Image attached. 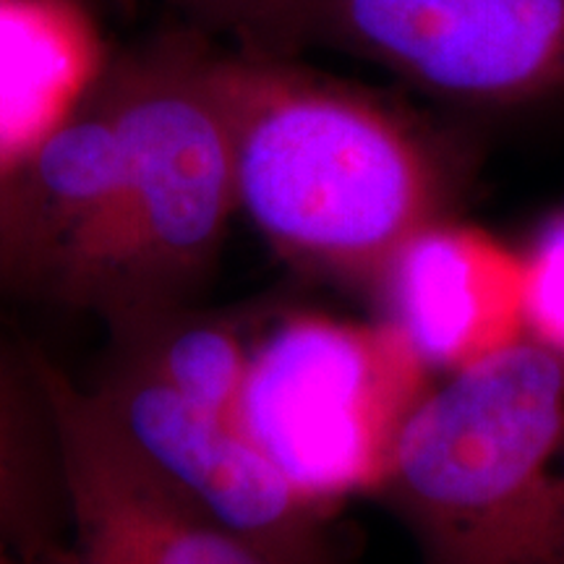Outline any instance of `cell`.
<instances>
[{
  "label": "cell",
  "instance_id": "1",
  "mask_svg": "<svg viewBox=\"0 0 564 564\" xmlns=\"http://www.w3.org/2000/svg\"><path fill=\"white\" fill-rule=\"evenodd\" d=\"M238 212L301 272L377 288L415 232L447 220L440 147L382 102L295 70L215 66Z\"/></svg>",
  "mask_w": 564,
  "mask_h": 564
},
{
  "label": "cell",
  "instance_id": "11",
  "mask_svg": "<svg viewBox=\"0 0 564 564\" xmlns=\"http://www.w3.org/2000/svg\"><path fill=\"white\" fill-rule=\"evenodd\" d=\"M110 348L144 366L194 403L238 419V400L259 329L251 314L196 303L154 308L108 324Z\"/></svg>",
  "mask_w": 564,
  "mask_h": 564
},
{
  "label": "cell",
  "instance_id": "2",
  "mask_svg": "<svg viewBox=\"0 0 564 564\" xmlns=\"http://www.w3.org/2000/svg\"><path fill=\"white\" fill-rule=\"evenodd\" d=\"M377 497L419 564H564V356L520 337L444 373Z\"/></svg>",
  "mask_w": 564,
  "mask_h": 564
},
{
  "label": "cell",
  "instance_id": "13",
  "mask_svg": "<svg viewBox=\"0 0 564 564\" xmlns=\"http://www.w3.org/2000/svg\"><path fill=\"white\" fill-rule=\"evenodd\" d=\"M181 3H194L199 9H238L246 0H181ZM257 3H264V0H257ZM274 3H280V0H274Z\"/></svg>",
  "mask_w": 564,
  "mask_h": 564
},
{
  "label": "cell",
  "instance_id": "7",
  "mask_svg": "<svg viewBox=\"0 0 564 564\" xmlns=\"http://www.w3.org/2000/svg\"><path fill=\"white\" fill-rule=\"evenodd\" d=\"M42 377L58 423L68 533L30 564H288L204 514L152 474L47 350Z\"/></svg>",
  "mask_w": 564,
  "mask_h": 564
},
{
  "label": "cell",
  "instance_id": "3",
  "mask_svg": "<svg viewBox=\"0 0 564 564\" xmlns=\"http://www.w3.org/2000/svg\"><path fill=\"white\" fill-rule=\"evenodd\" d=\"M123 175L108 253L84 308L105 324L194 303L238 212L215 68H150L105 84Z\"/></svg>",
  "mask_w": 564,
  "mask_h": 564
},
{
  "label": "cell",
  "instance_id": "8",
  "mask_svg": "<svg viewBox=\"0 0 564 564\" xmlns=\"http://www.w3.org/2000/svg\"><path fill=\"white\" fill-rule=\"evenodd\" d=\"M384 322L434 373H453L525 337L523 253L440 220L408 241L377 288Z\"/></svg>",
  "mask_w": 564,
  "mask_h": 564
},
{
  "label": "cell",
  "instance_id": "5",
  "mask_svg": "<svg viewBox=\"0 0 564 564\" xmlns=\"http://www.w3.org/2000/svg\"><path fill=\"white\" fill-rule=\"evenodd\" d=\"M84 387L131 453L215 523L288 564H345L329 512L274 470L236 415L194 403L112 348Z\"/></svg>",
  "mask_w": 564,
  "mask_h": 564
},
{
  "label": "cell",
  "instance_id": "9",
  "mask_svg": "<svg viewBox=\"0 0 564 564\" xmlns=\"http://www.w3.org/2000/svg\"><path fill=\"white\" fill-rule=\"evenodd\" d=\"M100 82V34L76 0H0V147L13 162Z\"/></svg>",
  "mask_w": 564,
  "mask_h": 564
},
{
  "label": "cell",
  "instance_id": "14",
  "mask_svg": "<svg viewBox=\"0 0 564 564\" xmlns=\"http://www.w3.org/2000/svg\"><path fill=\"white\" fill-rule=\"evenodd\" d=\"M0 564H21V562L17 560V556H13V554L9 552V549L0 546Z\"/></svg>",
  "mask_w": 564,
  "mask_h": 564
},
{
  "label": "cell",
  "instance_id": "4",
  "mask_svg": "<svg viewBox=\"0 0 564 564\" xmlns=\"http://www.w3.org/2000/svg\"><path fill=\"white\" fill-rule=\"evenodd\" d=\"M434 371L390 322L272 319L253 345L238 423L303 499L333 512L382 489Z\"/></svg>",
  "mask_w": 564,
  "mask_h": 564
},
{
  "label": "cell",
  "instance_id": "10",
  "mask_svg": "<svg viewBox=\"0 0 564 564\" xmlns=\"http://www.w3.org/2000/svg\"><path fill=\"white\" fill-rule=\"evenodd\" d=\"M66 533L58 423L37 345L0 327V546L30 564Z\"/></svg>",
  "mask_w": 564,
  "mask_h": 564
},
{
  "label": "cell",
  "instance_id": "6",
  "mask_svg": "<svg viewBox=\"0 0 564 564\" xmlns=\"http://www.w3.org/2000/svg\"><path fill=\"white\" fill-rule=\"evenodd\" d=\"M293 11L444 100L514 108L564 95V0H293Z\"/></svg>",
  "mask_w": 564,
  "mask_h": 564
},
{
  "label": "cell",
  "instance_id": "12",
  "mask_svg": "<svg viewBox=\"0 0 564 564\" xmlns=\"http://www.w3.org/2000/svg\"><path fill=\"white\" fill-rule=\"evenodd\" d=\"M525 337L564 356V212L546 217L523 253Z\"/></svg>",
  "mask_w": 564,
  "mask_h": 564
}]
</instances>
